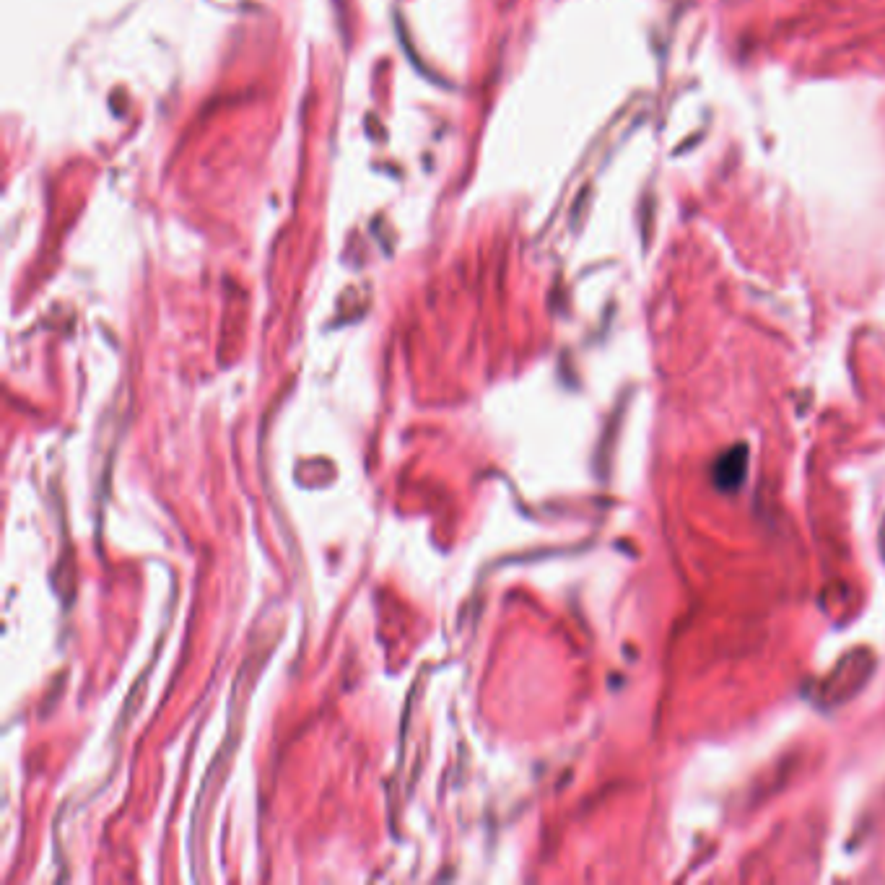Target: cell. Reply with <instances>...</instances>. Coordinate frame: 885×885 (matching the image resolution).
Instances as JSON below:
<instances>
[{"label": "cell", "instance_id": "1", "mask_svg": "<svg viewBox=\"0 0 885 885\" xmlns=\"http://www.w3.org/2000/svg\"><path fill=\"white\" fill-rule=\"evenodd\" d=\"M745 470H748V452H745V447H732L714 465V483L722 491L738 488L745 478Z\"/></svg>", "mask_w": 885, "mask_h": 885}]
</instances>
